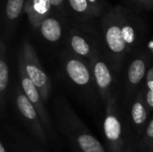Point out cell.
Wrapping results in <instances>:
<instances>
[{"label": "cell", "instance_id": "cell-1", "mask_svg": "<svg viewBox=\"0 0 153 152\" xmlns=\"http://www.w3.org/2000/svg\"><path fill=\"white\" fill-rule=\"evenodd\" d=\"M54 111L57 128L73 147L74 152H108L91 133L63 97L56 99Z\"/></svg>", "mask_w": 153, "mask_h": 152}, {"label": "cell", "instance_id": "cell-2", "mask_svg": "<svg viewBox=\"0 0 153 152\" xmlns=\"http://www.w3.org/2000/svg\"><path fill=\"white\" fill-rule=\"evenodd\" d=\"M126 7L116 5L100 20L104 54L115 73L121 72L125 62L130 56L123 36V22Z\"/></svg>", "mask_w": 153, "mask_h": 152}, {"label": "cell", "instance_id": "cell-3", "mask_svg": "<svg viewBox=\"0 0 153 152\" xmlns=\"http://www.w3.org/2000/svg\"><path fill=\"white\" fill-rule=\"evenodd\" d=\"M59 72L65 82L87 101L94 104L101 100L90 63L65 49L59 56Z\"/></svg>", "mask_w": 153, "mask_h": 152}, {"label": "cell", "instance_id": "cell-4", "mask_svg": "<svg viewBox=\"0 0 153 152\" xmlns=\"http://www.w3.org/2000/svg\"><path fill=\"white\" fill-rule=\"evenodd\" d=\"M65 39L66 49L88 63L104 52L102 34L95 25L73 22L68 27Z\"/></svg>", "mask_w": 153, "mask_h": 152}, {"label": "cell", "instance_id": "cell-5", "mask_svg": "<svg viewBox=\"0 0 153 152\" xmlns=\"http://www.w3.org/2000/svg\"><path fill=\"white\" fill-rule=\"evenodd\" d=\"M103 134L108 152H131V138L117 105V96L105 106Z\"/></svg>", "mask_w": 153, "mask_h": 152}, {"label": "cell", "instance_id": "cell-6", "mask_svg": "<svg viewBox=\"0 0 153 152\" xmlns=\"http://www.w3.org/2000/svg\"><path fill=\"white\" fill-rule=\"evenodd\" d=\"M10 98L19 119L30 133L43 145L48 144V136L41 119L30 99L25 95L20 82H14L10 89Z\"/></svg>", "mask_w": 153, "mask_h": 152}, {"label": "cell", "instance_id": "cell-7", "mask_svg": "<svg viewBox=\"0 0 153 152\" xmlns=\"http://www.w3.org/2000/svg\"><path fill=\"white\" fill-rule=\"evenodd\" d=\"M18 63L22 65L27 76L38 88L44 101L47 102L52 93L51 80L40 64L35 48L28 39L23 40L21 45Z\"/></svg>", "mask_w": 153, "mask_h": 152}, {"label": "cell", "instance_id": "cell-8", "mask_svg": "<svg viewBox=\"0 0 153 152\" xmlns=\"http://www.w3.org/2000/svg\"><path fill=\"white\" fill-rule=\"evenodd\" d=\"M125 74V96L129 103L143 87L152 55L144 49H137L132 55Z\"/></svg>", "mask_w": 153, "mask_h": 152}, {"label": "cell", "instance_id": "cell-9", "mask_svg": "<svg viewBox=\"0 0 153 152\" xmlns=\"http://www.w3.org/2000/svg\"><path fill=\"white\" fill-rule=\"evenodd\" d=\"M90 65L93 73L95 83L101 99V102L106 106L109 100L117 97L116 93V73L108 62L104 52L100 53L93 57Z\"/></svg>", "mask_w": 153, "mask_h": 152}, {"label": "cell", "instance_id": "cell-10", "mask_svg": "<svg viewBox=\"0 0 153 152\" xmlns=\"http://www.w3.org/2000/svg\"><path fill=\"white\" fill-rule=\"evenodd\" d=\"M18 76H19V82L22 86V89L24 91L25 95L27 96V98L30 99V101L36 108L48 138L51 141L58 142L57 133L55 129L53 120L45 106L46 102L44 101L38 88L31 82V80L27 76L26 73L24 72L20 63H18Z\"/></svg>", "mask_w": 153, "mask_h": 152}, {"label": "cell", "instance_id": "cell-11", "mask_svg": "<svg viewBox=\"0 0 153 152\" xmlns=\"http://www.w3.org/2000/svg\"><path fill=\"white\" fill-rule=\"evenodd\" d=\"M130 104V124L133 129V133L135 136V141L138 143L143 136V133L149 123L150 109L147 106L145 99L144 87L139 90L133 99L129 102Z\"/></svg>", "mask_w": 153, "mask_h": 152}, {"label": "cell", "instance_id": "cell-12", "mask_svg": "<svg viewBox=\"0 0 153 152\" xmlns=\"http://www.w3.org/2000/svg\"><path fill=\"white\" fill-rule=\"evenodd\" d=\"M123 36L130 56L140 48L145 36V27L141 18L126 8L123 22Z\"/></svg>", "mask_w": 153, "mask_h": 152}, {"label": "cell", "instance_id": "cell-13", "mask_svg": "<svg viewBox=\"0 0 153 152\" xmlns=\"http://www.w3.org/2000/svg\"><path fill=\"white\" fill-rule=\"evenodd\" d=\"M66 21V18L55 12L41 22L38 31L46 42L49 44H57L63 38L65 39L69 27Z\"/></svg>", "mask_w": 153, "mask_h": 152}, {"label": "cell", "instance_id": "cell-14", "mask_svg": "<svg viewBox=\"0 0 153 152\" xmlns=\"http://www.w3.org/2000/svg\"><path fill=\"white\" fill-rule=\"evenodd\" d=\"M26 0H6L3 14L2 39H9L14 32L22 13L24 12Z\"/></svg>", "mask_w": 153, "mask_h": 152}, {"label": "cell", "instance_id": "cell-15", "mask_svg": "<svg viewBox=\"0 0 153 152\" xmlns=\"http://www.w3.org/2000/svg\"><path fill=\"white\" fill-rule=\"evenodd\" d=\"M24 13L32 29L38 30L41 22L55 11L48 0H26Z\"/></svg>", "mask_w": 153, "mask_h": 152}, {"label": "cell", "instance_id": "cell-16", "mask_svg": "<svg viewBox=\"0 0 153 152\" xmlns=\"http://www.w3.org/2000/svg\"><path fill=\"white\" fill-rule=\"evenodd\" d=\"M9 64L7 57V47L4 40L1 39L0 42V112L2 117L5 113L7 96L9 91Z\"/></svg>", "mask_w": 153, "mask_h": 152}, {"label": "cell", "instance_id": "cell-17", "mask_svg": "<svg viewBox=\"0 0 153 152\" xmlns=\"http://www.w3.org/2000/svg\"><path fill=\"white\" fill-rule=\"evenodd\" d=\"M74 22L95 25L98 21L87 0H67Z\"/></svg>", "mask_w": 153, "mask_h": 152}, {"label": "cell", "instance_id": "cell-18", "mask_svg": "<svg viewBox=\"0 0 153 152\" xmlns=\"http://www.w3.org/2000/svg\"><path fill=\"white\" fill-rule=\"evenodd\" d=\"M137 146L140 152H153V117L149 121Z\"/></svg>", "mask_w": 153, "mask_h": 152}, {"label": "cell", "instance_id": "cell-19", "mask_svg": "<svg viewBox=\"0 0 153 152\" xmlns=\"http://www.w3.org/2000/svg\"><path fill=\"white\" fill-rule=\"evenodd\" d=\"M90 6L91 7L93 13H95L98 20H101V18L112 8L108 0H87Z\"/></svg>", "mask_w": 153, "mask_h": 152}, {"label": "cell", "instance_id": "cell-20", "mask_svg": "<svg viewBox=\"0 0 153 152\" xmlns=\"http://www.w3.org/2000/svg\"><path fill=\"white\" fill-rule=\"evenodd\" d=\"M48 1L55 12L63 15L66 19L72 18L67 0H48Z\"/></svg>", "mask_w": 153, "mask_h": 152}, {"label": "cell", "instance_id": "cell-21", "mask_svg": "<svg viewBox=\"0 0 153 152\" xmlns=\"http://www.w3.org/2000/svg\"><path fill=\"white\" fill-rule=\"evenodd\" d=\"M11 147L13 152H44L43 151L33 147L32 145H28L27 143L22 142L21 138H19L16 142H13Z\"/></svg>", "mask_w": 153, "mask_h": 152}, {"label": "cell", "instance_id": "cell-22", "mask_svg": "<svg viewBox=\"0 0 153 152\" xmlns=\"http://www.w3.org/2000/svg\"><path fill=\"white\" fill-rule=\"evenodd\" d=\"M144 91H145V99L147 106L152 112L153 110V81L143 83Z\"/></svg>", "mask_w": 153, "mask_h": 152}, {"label": "cell", "instance_id": "cell-23", "mask_svg": "<svg viewBox=\"0 0 153 152\" xmlns=\"http://www.w3.org/2000/svg\"><path fill=\"white\" fill-rule=\"evenodd\" d=\"M137 7L145 10H152L153 8V0H131Z\"/></svg>", "mask_w": 153, "mask_h": 152}, {"label": "cell", "instance_id": "cell-24", "mask_svg": "<svg viewBox=\"0 0 153 152\" xmlns=\"http://www.w3.org/2000/svg\"><path fill=\"white\" fill-rule=\"evenodd\" d=\"M0 152H8L7 148L5 147V145H4V143L3 141L0 142Z\"/></svg>", "mask_w": 153, "mask_h": 152}, {"label": "cell", "instance_id": "cell-25", "mask_svg": "<svg viewBox=\"0 0 153 152\" xmlns=\"http://www.w3.org/2000/svg\"><path fill=\"white\" fill-rule=\"evenodd\" d=\"M148 47H149V53H150L152 56H153V39L149 43Z\"/></svg>", "mask_w": 153, "mask_h": 152}]
</instances>
